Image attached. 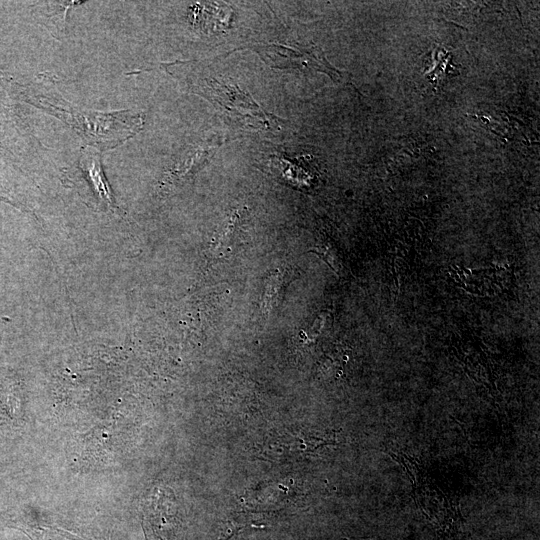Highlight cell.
Masks as SVG:
<instances>
[{"instance_id": "cell-2", "label": "cell", "mask_w": 540, "mask_h": 540, "mask_svg": "<svg viewBox=\"0 0 540 540\" xmlns=\"http://www.w3.org/2000/svg\"><path fill=\"white\" fill-rule=\"evenodd\" d=\"M223 142V137L218 134H212L192 146L171 171V178L182 180L195 175L215 154Z\"/></svg>"}, {"instance_id": "cell-3", "label": "cell", "mask_w": 540, "mask_h": 540, "mask_svg": "<svg viewBox=\"0 0 540 540\" xmlns=\"http://www.w3.org/2000/svg\"><path fill=\"white\" fill-rule=\"evenodd\" d=\"M79 169L98 202L109 209H114L115 202L105 179L99 156L94 151L85 149L79 159Z\"/></svg>"}, {"instance_id": "cell-1", "label": "cell", "mask_w": 540, "mask_h": 540, "mask_svg": "<svg viewBox=\"0 0 540 540\" xmlns=\"http://www.w3.org/2000/svg\"><path fill=\"white\" fill-rule=\"evenodd\" d=\"M269 66L279 69H314L329 74L334 80L343 79L344 73L332 67L316 45L297 43H271L252 47Z\"/></svg>"}, {"instance_id": "cell-4", "label": "cell", "mask_w": 540, "mask_h": 540, "mask_svg": "<svg viewBox=\"0 0 540 540\" xmlns=\"http://www.w3.org/2000/svg\"><path fill=\"white\" fill-rule=\"evenodd\" d=\"M287 283L288 275L286 271L277 270L267 278L261 304V310L264 314H270L279 306Z\"/></svg>"}, {"instance_id": "cell-5", "label": "cell", "mask_w": 540, "mask_h": 540, "mask_svg": "<svg viewBox=\"0 0 540 540\" xmlns=\"http://www.w3.org/2000/svg\"><path fill=\"white\" fill-rule=\"evenodd\" d=\"M243 212L236 210L223 224L222 228L215 234L212 242L211 252L214 256H224L231 250V246L235 240L237 234L241 216Z\"/></svg>"}]
</instances>
